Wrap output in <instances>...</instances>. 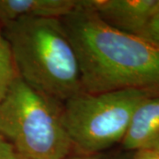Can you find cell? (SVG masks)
Wrapping results in <instances>:
<instances>
[{
	"label": "cell",
	"instance_id": "obj_1",
	"mask_svg": "<svg viewBox=\"0 0 159 159\" xmlns=\"http://www.w3.org/2000/svg\"><path fill=\"white\" fill-rule=\"evenodd\" d=\"M79 63L82 92L139 89L159 95V48L77 8L60 19Z\"/></svg>",
	"mask_w": 159,
	"mask_h": 159
},
{
	"label": "cell",
	"instance_id": "obj_2",
	"mask_svg": "<svg viewBox=\"0 0 159 159\" xmlns=\"http://www.w3.org/2000/svg\"><path fill=\"white\" fill-rule=\"evenodd\" d=\"M3 28L24 82L60 104L82 92L77 56L60 19L21 18Z\"/></svg>",
	"mask_w": 159,
	"mask_h": 159
},
{
	"label": "cell",
	"instance_id": "obj_3",
	"mask_svg": "<svg viewBox=\"0 0 159 159\" xmlns=\"http://www.w3.org/2000/svg\"><path fill=\"white\" fill-rule=\"evenodd\" d=\"M60 105L18 76L0 101V136L25 158H66L74 148Z\"/></svg>",
	"mask_w": 159,
	"mask_h": 159
},
{
	"label": "cell",
	"instance_id": "obj_4",
	"mask_svg": "<svg viewBox=\"0 0 159 159\" xmlns=\"http://www.w3.org/2000/svg\"><path fill=\"white\" fill-rule=\"evenodd\" d=\"M152 95L139 89L81 92L61 103L63 125L74 150L99 154L120 143L138 105Z\"/></svg>",
	"mask_w": 159,
	"mask_h": 159
},
{
	"label": "cell",
	"instance_id": "obj_5",
	"mask_svg": "<svg viewBox=\"0 0 159 159\" xmlns=\"http://www.w3.org/2000/svg\"><path fill=\"white\" fill-rule=\"evenodd\" d=\"M78 2L80 7L96 12L109 26L139 35L155 15L158 0H78Z\"/></svg>",
	"mask_w": 159,
	"mask_h": 159
},
{
	"label": "cell",
	"instance_id": "obj_6",
	"mask_svg": "<svg viewBox=\"0 0 159 159\" xmlns=\"http://www.w3.org/2000/svg\"><path fill=\"white\" fill-rule=\"evenodd\" d=\"M120 145L127 151L159 150V95L146 97L138 105Z\"/></svg>",
	"mask_w": 159,
	"mask_h": 159
},
{
	"label": "cell",
	"instance_id": "obj_7",
	"mask_svg": "<svg viewBox=\"0 0 159 159\" xmlns=\"http://www.w3.org/2000/svg\"><path fill=\"white\" fill-rule=\"evenodd\" d=\"M76 8L77 0H0V24L21 18L61 19Z\"/></svg>",
	"mask_w": 159,
	"mask_h": 159
},
{
	"label": "cell",
	"instance_id": "obj_8",
	"mask_svg": "<svg viewBox=\"0 0 159 159\" xmlns=\"http://www.w3.org/2000/svg\"><path fill=\"white\" fill-rule=\"evenodd\" d=\"M18 77L11 46L0 30V101Z\"/></svg>",
	"mask_w": 159,
	"mask_h": 159
},
{
	"label": "cell",
	"instance_id": "obj_9",
	"mask_svg": "<svg viewBox=\"0 0 159 159\" xmlns=\"http://www.w3.org/2000/svg\"><path fill=\"white\" fill-rule=\"evenodd\" d=\"M138 36L142 37L159 48V14H155Z\"/></svg>",
	"mask_w": 159,
	"mask_h": 159
},
{
	"label": "cell",
	"instance_id": "obj_10",
	"mask_svg": "<svg viewBox=\"0 0 159 159\" xmlns=\"http://www.w3.org/2000/svg\"><path fill=\"white\" fill-rule=\"evenodd\" d=\"M0 159H20L15 148L6 139L0 136Z\"/></svg>",
	"mask_w": 159,
	"mask_h": 159
},
{
	"label": "cell",
	"instance_id": "obj_11",
	"mask_svg": "<svg viewBox=\"0 0 159 159\" xmlns=\"http://www.w3.org/2000/svg\"><path fill=\"white\" fill-rule=\"evenodd\" d=\"M64 159H105L101 153L99 154H80L69 155Z\"/></svg>",
	"mask_w": 159,
	"mask_h": 159
},
{
	"label": "cell",
	"instance_id": "obj_12",
	"mask_svg": "<svg viewBox=\"0 0 159 159\" xmlns=\"http://www.w3.org/2000/svg\"><path fill=\"white\" fill-rule=\"evenodd\" d=\"M133 159H158L157 153L156 151H139L136 152Z\"/></svg>",
	"mask_w": 159,
	"mask_h": 159
},
{
	"label": "cell",
	"instance_id": "obj_13",
	"mask_svg": "<svg viewBox=\"0 0 159 159\" xmlns=\"http://www.w3.org/2000/svg\"><path fill=\"white\" fill-rule=\"evenodd\" d=\"M155 14H159V0L158 3H157V6L156 7V12H155Z\"/></svg>",
	"mask_w": 159,
	"mask_h": 159
},
{
	"label": "cell",
	"instance_id": "obj_14",
	"mask_svg": "<svg viewBox=\"0 0 159 159\" xmlns=\"http://www.w3.org/2000/svg\"><path fill=\"white\" fill-rule=\"evenodd\" d=\"M156 152L157 153V157H158V159H159V150H157V151H156Z\"/></svg>",
	"mask_w": 159,
	"mask_h": 159
},
{
	"label": "cell",
	"instance_id": "obj_15",
	"mask_svg": "<svg viewBox=\"0 0 159 159\" xmlns=\"http://www.w3.org/2000/svg\"><path fill=\"white\" fill-rule=\"evenodd\" d=\"M19 156H20V155H19ZM20 159H29V158H25V157H20Z\"/></svg>",
	"mask_w": 159,
	"mask_h": 159
}]
</instances>
